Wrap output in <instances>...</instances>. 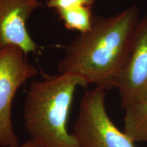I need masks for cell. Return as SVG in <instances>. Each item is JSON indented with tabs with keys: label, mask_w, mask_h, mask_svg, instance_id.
Returning <instances> with one entry per match:
<instances>
[{
	"label": "cell",
	"mask_w": 147,
	"mask_h": 147,
	"mask_svg": "<svg viewBox=\"0 0 147 147\" xmlns=\"http://www.w3.org/2000/svg\"><path fill=\"white\" fill-rule=\"evenodd\" d=\"M16 147H42L40 146V144H38V143L35 142L34 140H33L32 139H29L28 140L26 141L21 145H18Z\"/></svg>",
	"instance_id": "10"
},
{
	"label": "cell",
	"mask_w": 147,
	"mask_h": 147,
	"mask_svg": "<svg viewBox=\"0 0 147 147\" xmlns=\"http://www.w3.org/2000/svg\"><path fill=\"white\" fill-rule=\"evenodd\" d=\"M106 90H85L80 100L71 134L78 147H136L114 123L106 111Z\"/></svg>",
	"instance_id": "3"
},
{
	"label": "cell",
	"mask_w": 147,
	"mask_h": 147,
	"mask_svg": "<svg viewBox=\"0 0 147 147\" xmlns=\"http://www.w3.org/2000/svg\"><path fill=\"white\" fill-rule=\"evenodd\" d=\"M93 3L94 0H49L47 5L59 11L79 6H91Z\"/></svg>",
	"instance_id": "9"
},
{
	"label": "cell",
	"mask_w": 147,
	"mask_h": 147,
	"mask_svg": "<svg viewBox=\"0 0 147 147\" xmlns=\"http://www.w3.org/2000/svg\"><path fill=\"white\" fill-rule=\"evenodd\" d=\"M124 110L125 133L135 143H147V97Z\"/></svg>",
	"instance_id": "7"
},
{
	"label": "cell",
	"mask_w": 147,
	"mask_h": 147,
	"mask_svg": "<svg viewBox=\"0 0 147 147\" xmlns=\"http://www.w3.org/2000/svg\"><path fill=\"white\" fill-rule=\"evenodd\" d=\"M37 0H0V49L14 45L26 54L38 46L29 34L27 21L40 6Z\"/></svg>",
	"instance_id": "6"
},
{
	"label": "cell",
	"mask_w": 147,
	"mask_h": 147,
	"mask_svg": "<svg viewBox=\"0 0 147 147\" xmlns=\"http://www.w3.org/2000/svg\"><path fill=\"white\" fill-rule=\"evenodd\" d=\"M140 20L135 5L109 17H93L91 28L66 47L58 72L80 77L87 86L94 84L106 91L115 87L131 52Z\"/></svg>",
	"instance_id": "1"
},
{
	"label": "cell",
	"mask_w": 147,
	"mask_h": 147,
	"mask_svg": "<svg viewBox=\"0 0 147 147\" xmlns=\"http://www.w3.org/2000/svg\"><path fill=\"white\" fill-rule=\"evenodd\" d=\"M78 87L87 88V84L69 74L46 76L31 83L23 110L24 127L31 139L42 147H78L67 128Z\"/></svg>",
	"instance_id": "2"
},
{
	"label": "cell",
	"mask_w": 147,
	"mask_h": 147,
	"mask_svg": "<svg viewBox=\"0 0 147 147\" xmlns=\"http://www.w3.org/2000/svg\"><path fill=\"white\" fill-rule=\"evenodd\" d=\"M57 12L67 29L82 34L91 28L93 16L91 6H79Z\"/></svg>",
	"instance_id": "8"
},
{
	"label": "cell",
	"mask_w": 147,
	"mask_h": 147,
	"mask_svg": "<svg viewBox=\"0 0 147 147\" xmlns=\"http://www.w3.org/2000/svg\"><path fill=\"white\" fill-rule=\"evenodd\" d=\"M115 87L123 110L147 97V14L140 20L131 52Z\"/></svg>",
	"instance_id": "5"
},
{
	"label": "cell",
	"mask_w": 147,
	"mask_h": 147,
	"mask_svg": "<svg viewBox=\"0 0 147 147\" xmlns=\"http://www.w3.org/2000/svg\"><path fill=\"white\" fill-rule=\"evenodd\" d=\"M27 54L14 45L0 49V146L16 147L18 138L12 121V104L18 89L38 75Z\"/></svg>",
	"instance_id": "4"
}]
</instances>
